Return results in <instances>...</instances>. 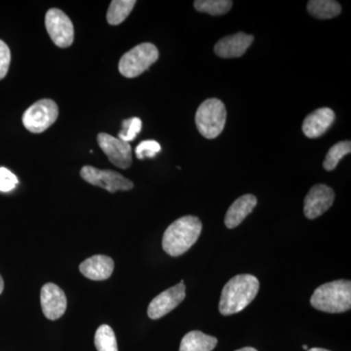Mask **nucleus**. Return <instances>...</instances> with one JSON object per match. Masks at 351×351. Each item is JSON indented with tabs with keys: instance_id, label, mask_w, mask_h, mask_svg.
<instances>
[{
	"instance_id": "obj_7",
	"label": "nucleus",
	"mask_w": 351,
	"mask_h": 351,
	"mask_svg": "<svg viewBox=\"0 0 351 351\" xmlns=\"http://www.w3.org/2000/svg\"><path fill=\"white\" fill-rule=\"evenodd\" d=\"M80 176L88 184L100 186L110 193L119 191H130L134 188L133 182L115 171L101 170L88 165L80 170Z\"/></svg>"
},
{
	"instance_id": "obj_13",
	"label": "nucleus",
	"mask_w": 351,
	"mask_h": 351,
	"mask_svg": "<svg viewBox=\"0 0 351 351\" xmlns=\"http://www.w3.org/2000/svg\"><path fill=\"white\" fill-rule=\"evenodd\" d=\"M254 38L250 34L239 32L226 36L215 45L214 51L217 56L230 59L243 56L247 49L253 43Z\"/></svg>"
},
{
	"instance_id": "obj_2",
	"label": "nucleus",
	"mask_w": 351,
	"mask_h": 351,
	"mask_svg": "<svg viewBox=\"0 0 351 351\" xmlns=\"http://www.w3.org/2000/svg\"><path fill=\"white\" fill-rule=\"evenodd\" d=\"M202 232V223L197 217L184 216L171 223L162 239L163 250L171 257H179L196 243Z\"/></svg>"
},
{
	"instance_id": "obj_24",
	"label": "nucleus",
	"mask_w": 351,
	"mask_h": 351,
	"mask_svg": "<svg viewBox=\"0 0 351 351\" xmlns=\"http://www.w3.org/2000/svg\"><path fill=\"white\" fill-rule=\"evenodd\" d=\"M160 151L161 147L159 143L154 140H147L140 143L138 147H136L135 152L137 158L142 160V159L145 158H154Z\"/></svg>"
},
{
	"instance_id": "obj_15",
	"label": "nucleus",
	"mask_w": 351,
	"mask_h": 351,
	"mask_svg": "<svg viewBox=\"0 0 351 351\" xmlns=\"http://www.w3.org/2000/svg\"><path fill=\"white\" fill-rule=\"evenodd\" d=\"M114 269V262L110 257L105 255H95L80 263V272L94 281L107 280L112 276Z\"/></svg>"
},
{
	"instance_id": "obj_1",
	"label": "nucleus",
	"mask_w": 351,
	"mask_h": 351,
	"mask_svg": "<svg viewBox=\"0 0 351 351\" xmlns=\"http://www.w3.org/2000/svg\"><path fill=\"white\" fill-rule=\"evenodd\" d=\"M260 289L257 277L251 274H239L232 277L221 291L219 313L232 315L243 311L255 299Z\"/></svg>"
},
{
	"instance_id": "obj_27",
	"label": "nucleus",
	"mask_w": 351,
	"mask_h": 351,
	"mask_svg": "<svg viewBox=\"0 0 351 351\" xmlns=\"http://www.w3.org/2000/svg\"><path fill=\"white\" fill-rule=\"evenodd\" d=\"M4 290V281L3 278H2V276H0V294H2V292H3Z\"/></svg>"
},
{
	"instance_id": "obj_10",
	"label": "nucleus",
	"mask_w": 351,
	"mask_h": 351,
	"mask_svg": "<svg viewBox=\"0 0 351 351\" xmlns=\"http://www.w3.org/2000/svg\"><path fill=\"white\" fill-rule=\"evenodd\" d=\"M99 147L108 156V160L121 169H127L132 164V147L129 143L107 133H100L97 137Z\"/></svg>"
},
{
	"instance_id": "obj_9",
	"label": "nucleus",
	"mask_w": 351,
	"mask_h": 351,
	"mask_svg": "<svg viewBox=\"0 0 351 351\" xmlns=\"http://www.w3.org/2000/svg\"><path fill=\"white\" fill-rule=\"evenodd\" d=\"M186 299L184 280L156 295L147 307V315L152 320L160 319Z\"/></svg>"
},
{
	"instance_id": "obj_5",
	"label": "nucleus",
	"mask_w": 351,
	"mask_h": 351,
	"mask_svg": "<svg viewBox=\"0 0 351 351\" xmlns=\"http://www.w3.org/2000/svg\"><path fill=\"white\" fill-rule=\"evenodd\" d=\"M158 57V49L154 44H138L121 57L119 64V73L127 78L137 77L156 63Z\"/></svg>"
},
{
	"instance_id": "obj_6",
	"label": "nucleus",
	"mask_w": 351,
	"mask_h": 351,
	"mask_svg": "<svg viewBox=\"0 0 351 351\" xmlns=\"http://www.w3.org/2000/svg\"><path fill=\"white\" fill-rule=\"evenodd\" d=\"M58 117L59 108L57 104L51 99H43L25 110L23 124L32 133H43L55 123Z\"/></svg>"
},
{
	"instance_id": "obj_11",
	"label": "nucleus",
	"mask_w": 351,
	"mask_h": 351,
	"mask_svg": "<svg viewBox=\"0 0 351 351\" xmlns=\"http://www.w3.org/2000/svg\"><path fill=\"white\" fill-rule=\"evenodd\" d=\"M40 304L43 313L47 319L58 320L66 311V294L54 283H46L40 291Z\"/></svg>"
},
{
	"instance_id": "obj_23",
	"label": "nucleus",
	"mask_w": 351,
	"mask_h": 351,
	"mask_svg": "<svg viewBox=\"0 0 351 351\" xmlns=\"http://www.w3.org/2000/svg\"><path fill=\"white\" fill-rule=\"evenodd\" d=\"M142 120L138 117H132V119L123 120L121 131L119 134V140L125 143L135 140L138 134L142 130Z\"/></svg>"
},
{
	"instance_id": "obj_28",
	"label": "nucleus",
	"mask_w": 351,
	"mask_h": 351,
	"mask_svg": "<svg viewBox=\"0 0 351 351\" xmlns=\"http://www.w3.org/2000/svg\"><path fill=\"white\" fill-rule=\"evenodd\" d=\"M235 351H258V350H255V348H241V350H235Z\"/></svg>"
},
{
	"instance_id": "obj_4",
	"label": "nucleus",
	"mask_w": 351,
	"mask_h": 351,
	"mask_svg": "<svg viewBox=\"0 0 351 351\" xmlns=\"http://www.w3.org/2000/svg\"><path fill=\"white\" fill-rule=\"evenodd\" d=\"M226 110L223 101L212 98L203 101L195 115V123L203 137L215 138L225 128Z\"/></svg>"
},
{
	"instance_id": "obj_22",
	"label": "nucleus",
	"mask_w": 351,
	"mask_h": 351,
	"mask_svg": "<svg viewBox=\"0 0 351 351\" xmlns=\"http://www.w3.org/2000/svg\"><path fill=\"white\" fill-rule=\"evenodd\" d=\"M351 152L350 141H343L338 144L332 145L331 149L328 152L326 157H325L323 167L326 171H332L337 167L339 161L346 154H350Z\"/></svg>"
},
{
	"instance_id": "obj_21",
	"label": "nucleus",
	"mask_w": 351,
	"mask_h": 351,
	"mask_svg": "<svg viewBox=\"0 0 351 351\" xmlns=\"http://www.w3.org/2000/svg\"><path fill=\"white\" fill-rule=\"evenodd\" d=\"M232 7L230 0H196L195 8L198 12L210 14L212 16L225 15Z\"/></svg>"
},
{
	"instance_id": "obj_25",
	"label": "nucleus",
	"mask_w": 351,
	"mask_h": 351,
	"mask_svg": "<svg viewBox=\"0 0 351 351\" xmlns=\"http://www.w3.org/2000/svg\"><path fill=\"white\" fill-rule=\"evenodd\" d=\"M18 184V179L10 170L0 167V191L8 193L13 191Z\"/></svg>"
},
{
	"instance_id": "obj_3",
	"label": "nucleus",
	"mask_w": 351,
	"mask_h": 351,
	"mask_svg": "<svg viewBox=\"0 0 351 351\" xmlns=\"http://www.w3.org/2000/svg\"><path fill=\"white\" fill-rule=\"evenodd\" d=\"M311 306L317 311L328 313H343L351 306V283L350 280H336L323 284L311 299Z\"/></svg>"
},
{
	"instance_id": "obj_26",
	"label": "nucleus",
	"mask_w": 351,
	"mask_h": 351,
	"mask_svg": "<svg viewBox=\"0 0 351 351\" xmlns=\"http://www.w3.org/2000/svg\"><path fill=\"white\" fill-rule=\"evenodd\" d=\"M11 62V52L7 44L0 40V80L5 77Z\"/></svg>"
},
{
	"instance_id": "obj_30",
	"label": "nucleus",
	"mask_w": 351,
	"mask_h": 351,
	"mask_svg": "<svg viewBox=\"0 0 351 351\" xmlns=\"http://www.w3.org/2000/svg\"><path fill=\"white\" fill-rule=\"evenodd\" d=\"M302 348H304V350H308V348H307V346H306V345L302 346Z\"/></svg>"
},
{
	"instance_id": "obj_14",
	"label": "nucleus",
	"mask_w": 351,
	"mask_h": 351,
	"mask_svg": "<svg viewBox=\"0 0 351 351\" xmlns=\"http://www.w3.org/2000/svg\"><path fill=\"white\" fill-rule=\"evenodd\" d=\"M335 112L331 108H321L307 115L302 123V132L307 138H316L326 133L334 123Z\"/></svg>"
},
{
	"instance_id": "obj_12",
	"label": "nucleus",
	"mask_w": 351,
	"mask_h": 351,
	"mask_svg": "<svg viewBox=\"0 0 351 351\" xmlns=\"http://www.w3.org/2000/svg\"><path fill=\"white\" fill-rule=\"evenodd\" d=\"M335 200L334 191L326 184H316L304 198V215L307 219H314L328 211Z\"/></svg>"
},
{
	"instance_id": "obj_20",
	"label": "nucleus",
	"mask_w": 351,
	"mask_h": 351,
	"mask_svg": "<svg viewBox=\"0 0 351 351\" xmlns=\"http://www.w3.org/2000/svg\"><path fill=\"white\" fill-rule=\"evenodd\" d=\"M94 343L98 351H119L114 332L112 328L107 324L101 325L97 329Z\"/></svg>"
},
{
	"instance_id": "obj_19",
	"label": "nucleus",
	"mask_w": 351,
	"mask_h": 351,
	"mask_svg": "<svg viewBox=\"0 0 351 351\" xmlns=\"http://www.w3.org/2000/svg\"><path fill=\"white\" fill-rule=\"evenodd\" d=\"M135 4V0H113L107 13L108 24L117 25L123 23L130 15Z\"/></svg>"
},
{
	"instance_id": "obj_8",
	"label": "nucleus",
	"mask_w": 351,
	"mask_h": 351,
	"mask_svg": "<svg viewBox=\"0 0 351 351\" xmlns=\"http://www.w3.org/2000/svg\"><path fill=\"white\" fill-rule=\"evenodd\" d=\"M45 27L53 43L58 47L68 48L75 40V27L66 14L52 8L45 16Z\"/></svg>"
},
{
	"instance_id": "obj_29",
	"label": "nucleus",
	"mask_w": 351,
	"mask_h": 351,
	"mask_svg": "<svg viewBox=\"0 0 351 351\" xmlns=\"http://www.w3.org/2000/svg\"><path fill=\"white\" fill-rule=\"evenodd\" d=\"M307 351H330V350H324V348H311V350H308Z\"/></svg>"
},
{
	"instance_id": "obj_18",
	"label": "nucleus",
	"mask_w": 351,
	"mask_h": 351,
	"mask_svg": "<svg viewBox=\"0 0 351 351\" xmlns=\"http://www.w3.org/2000/svg\"><path fill=\"white\" fill-rule=\"evenodd\" d=\"M307 11L317 19H332L341 14V6L334 0H311L307 3Z\"/></svg>"
},
{
	"instance_id": "obj_16",
	"label": "nucleus",
	"mask_w": 351,
	"mask_h": 351,
	"mask_svg": "<svg viewBox=\"0 0 351 351\" xmlns=\"http://www.w3.org/2000/svg\"><path fill=\"white\" fill-rule=\"evenodd\" d=\"M258 199L255 195H245L237 198L226 212L225 223L228 228L239 226L257 206Z\"/></svg>"
},
{
	"instance_id": "obj_17",
	"label": "nucleus",
	"mask_w": 351,
	"mask_h": 351,
	"mask_svg": "<svg viewBox=\"0 0 351 351\" xmlns=\"http://www.w3.org/2000/svg\"><path fill=\"white\" fill-rule=\"evenodd\" d=\"M218 339L200 331H191L182 338L179 351H212Z\"/></svg>"
}]
</instances>
